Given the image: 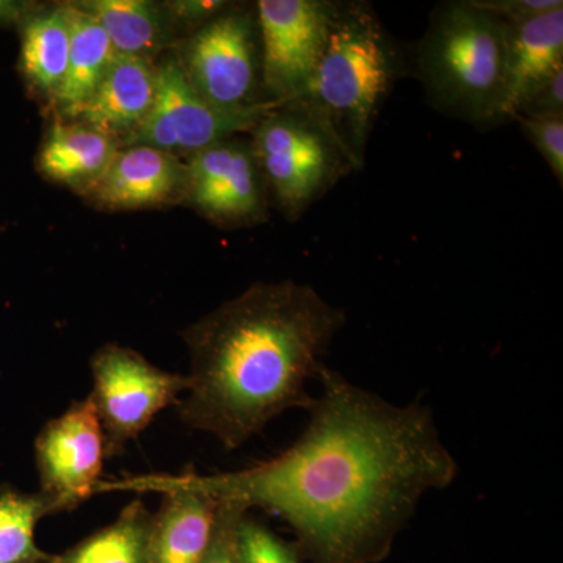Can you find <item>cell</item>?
<instances>
[{"instance_id": "obj_18", "label": "cell", "mask_w": 563, "mask_h": 563, "mask_svg": "<svg viewBox=\"0 0 563 563\" xmlns=\"http://www.w3.org/2000/svg\"><path fill=\"white\" fill-rule=\"evenodd\" d=\"M20 68L33 98L49 109L68 66L70 14L68 3L40 5L21 24Z\"/></svg>"}, {"instance_id": "obj_4", "label": "cell", "mask_w": 563, "mask_h": 563, "mask_svg": "<svg viewBox=\"0 0 563 563\" xmlns=\"http://www.w3.org/2000/svg\"><path fill=\"white\" fill-rule=\"evenodd\" d=\"M506 55L507 22L451 0L433 9L415 69L432 109L488 129L506 122Z\"/></svg>"}, {"instance_id": "obj_6", "label": "cell", "mask_w": 563, "mask_h": 563, "mask_svg": "<svg viewBox=\"0 0 563 563\" xmlns=\"http://www.w3.org/2000/svg\"><path fill=\"white\" fill-rule=\"evenodd\" d=\"M185 77L217 109L246 111L276 106L262 84V46L254 5L229 3L174 47Z\"/></svg>"}, {"instance_id": "obj_5", "label": "cell", "mask_w": 563, "mask_h": 563, "mask_svg": "<svg viewBox=\"0 0 563 563\" xmlns=\"http://www.w3.org/2000/svg\"><path fill=\"white\" fill-rule=\"evenodd\" d=\"M250 140L269 201L288 221H298L355 172L339 144L296 102L269 110Z\"/></svg>"}, {"instance_id": "obj_1", "label": "cell", "mask_w": 563, "mask_h": 563, "mask_svg": "<svg viewBox=\"0 0 563 563\" xmlns=\"http://www.w3.org/2000/svg\"><path fill=\"white\" fill-rule=\"evenodd\" d=\"M320 398L288 450L240 472L199 476L217 503L280 517L312 563H376L422 496L454 483L459 465L420 401L396 406L322 366Z\"/></svg>"}, {"instance_id": "obj_8", "label": "cell", "mask_w": 563, "mask_h": 563, "mask_svg": "<svg viewBox=\"0 0 563 563\" xmlns=\"http://www.w3.org/2000/svg\"><path fill=\"white\" fill-rule=\"evenodd\" d=\"M262 84L266 101H298L317 69L335 10V0H258Z\"/></svg>"}, {"instance_id": "obj_12", "label": "cell", "mask_w": 563, "mask_h": 563, "mask_svg": "<svg viewBox=\"0 0 563 563\" xmlns=\"http://www.w3.org/2000/svg\"><path fill=\"white\" fill-rule=\"evenodd\" d=\"M118 487L165 493L161 510L152 515L150 563H201L213 536L218 503L199 487L195 473L143 477Z\"/></svg>"}, {"instance_id": "obj_29", "label": "cell", "mask_w": 563, "mask_h": 563, "mask_svg": "<svg viewBox=\"0 0 563 563\" xmlns=\"http://www.w3.org/2000/svg\"><path fill=\"white\" fill-rule=\"evenodd\" d=\"M36 563H51V559H47V561L36 562Z\"/></svg>"}, {"instance_id": "obj_25", "label": "cell", "mask_w": 563, "mask_h": 563, "mask_svg": "<svg viewBox=\"0 0 563 563\" xmlns=\"http://www.w3.org/2000/svg\"><path fill=\"white\" fill-rule=\"evenodd\" d=\"M229 3L224 0H169L163 2V7L168 11L177 32H187L188 35L221 13Z\"/></svg>"}, {"instance_id": "obj_27", "label": "cell", "mask_w": 563, "mask_h": 563, "mask_svg": "<svg viewBox=\"0 0 563 563\" xmlns=\"http://www.w3.org/2000/svg\"><path fill=\"white\" fill-rule=\"evenodd\" d=\"M507 24H517L563 7L562 0H472Z\"/></svg>"}, {"instance_id": "obj_9", "label": "cell", "mask_w": 563, "mask_h": 563, "mask_svg": "<svg viewBox=\"0 0 563 563\" xmlns=\"http://www.w3.org/2000/svg\"><path fill=\"white\" fill-rule=\"evenodd\" d=\"M277 106L246 111L217 109L196 92L174 51L157 60V98L150 118L125 146L146 144L180 158L250 133Z\"/></svg>"}, {"instance_id": "obj_26", "label": "cell", "mask_w": 563, "mask_h": 563, "mask_svg": "<svg viewBox=\"0 0 563 563\" xmlns=\"http://www.w3.org/2000/svg\"><path fill=\"white\" fill-rule=\"evenodd\" d=\"M517 117H563V69L543 81L525 99L515 114Z\"/></svg>"}, {"instance_id": "obj_17", "label": "cell", "mask_w": 563, "mask_h": 563, "mask_svg": "<svg viewBox=\"0 0 563 563\" xmlns=\"http://www.w3.org/2000/svg\"><path fill=\"white\" fill-rule=\"evenodd\" d=\"M74 3L101 25L117 54L157 62L179 43V32L163 2L81 0Z\"/></svg>"}, {"instance_id": "obj_16", "label": "cell", "mask_w": 563, "mask_h": 563, "mask_svg": "<svg viewBox=\"0 0 563 563\" xmlns=\"http://www.w3.org/2000/svg\"><path fill=\"white\" fill-rule=\"evenodd\" d=\"M563 69V7L532 20L507 24L506 103L504 120L537 87Z\"/></svg>"}, {"instance_id": "obj_14", "label": "cell", "mask_w": 563, "mask_h": 563, "mask_svg": "<svg viewBox=\"0 0 563 563\" xmlns=\"http://www.w3.org/2000/svg\"><path fill=\"white\" fill-rule=\"evenodd\" d=\"M157 98V62L114 55L98 90L76 120L125 146L150 118Z\"/></svg>"}, {"instance_id": "obj_7", "label": "cell", "mask_w": 563, "mask_h": 563, "mask_svg": "<svg viewBox=\"0 0 563 563\" xmlns=\"http://www.w3.org/2000/svg\"><path fill=\"white\" fill-rule=\"evenodd\" d=\"M90 399L106 437V454H121L166 407L187 390V376L158 368L139 352L106 344L91 358Z\"/></svg>"}, {"instance_id": "obj_24", "label": "cell", "mask_w": 563, "mask_h": 563, "mask_svg": "<svg viewBox=\"0 0 563 563\" xmlns=\"http://www.w3.org/2000/svg\"><path fill=\"white\" fill-rule=\"evenodd\" d=\"M250 510L235 503H218L217 521L211 536L209 550L201 563H235L233 537L239 518Z\"/></svg>"}, {"instance_id": "obj_19", "label": "cell", "mask_w": 563, "mask_h": 563, "mask_svg": "<svg viewBox=\"0 0 563 563\" xmlns=\"http://www.w3.org/2000/svg\"><path fill=\"white\" fill-rule=\"evenodd\" d=\"M70 14V46L65 77L49 110L52 117L76 120L91 101L101 84L114 52L106 32L90 14L68 2Z\"/></svg>"}, {"instance_id": "obj_13", "label": "cell", "mask_w": 563, "mask_h": 563, "mask_svg": "<svg viewBox=\"0 0 563 563\" xmlns=\"http://www.w3.org/2000/svg\"><path fill=\"white\" fill-rule=\"evenodd\" d=\"M185 192V158L146 144H131L120 147L84 198L102 210L129 211L184 206Z\"/></svg>"}, {"instance_id": "obj_2", "label": "cell", "mask_w": 563, "mask_h": 563, "mask_svg": "<svg viewBox=\"0 0 563 563\" xmlns=\"http://www.w3.org/2000/svg\"><path fill=\"white\" fill-rule=\"evenodd\" d=\"M344 324L312 285L255 282L181 332L190 373L180 420L236 450L288 409L309 410L307 383Z\"/></svg>"}, {"instance_id": "obj_22", "label": "cell", "mask_w": 563, "mask_h": 563, "mask_svg": "<svg viewBox=\"0 0 563 563\" xmlns=\"http://www.w3.org/2000/svg\"><path fill=\"white\" fill-rule=\"evenodd\" d=\"M233 553L235 563H302L298 548L285 542L250 512L236 521Z\"/></svg>"}, {"instance_id": "obj_10", "label": "cell", "mask_w": 563, "mask_h": 563, "mask_svg": "<svg viewBox=\"0 0 563 563\" xmlns=\"http://www.w3.org/2000/svg\"><path fill=\"white\" fill-rule=\"evenodd\" d=\"M185 162L184 206L220 228H247L268 221V192L250 139L232 136L196 152Z\"/></svg>"}, {"instance_id": "obj_3", "label": "cell", "mask_w": 563, "mask_h": 563, "mask_svg": "<svg viewBox=\"0 0 563 563\" xmlns=\"http://www.w3.org/2000/svg\"><path fill=\"white\" fill-rule=\"evenodd\" d=\"M404 70L402 52L372 3L335 0L324 52L309 88L295 102L361 172L374 124Z\"/></svg>"}, {"instance_id": "obj_28", "label": "cell", "mask_w": 563, "mask_h": 563, "mask_svg": "<svg viewBox=\"0 0 563 563\" xmlns=\"http://www.w3.org/2000/svg\"><path fill=\"white\" fill-rule=\"evenodd\" d=\"M38 3L0 0V25H20L21 21L35 10Z\"/></svg>"}, {"instance_id": "obj_21", "label": "cell", "mask_w": 563, "mask_h": 563, "mask_svg": "<svg viewBox=\"0 0 563 563\" xmlns=\"http://www.w3.org/2000/svg\"><path fill=\"white\" fill-rule=\"evenodd\" d=\"M51 506L41 493L0 487V563H36L49 555L36 547L35 528L51 515Z\"/></svg>"}, {"instance_id": "obj_11", "label": "cell", "mask_w": 563, "mask_h": 563, "mask_svg": "<svg viewBox=\"0 0 563 563\" xmlns=\"http://www.w3.org/2000/svg\"><path fill=\"white\" fill-rule=\"evenodd\" d=\"M40 493L52 514L76 509L98 490L106 437L90 396L41 429L35 442Z\"/></svg>"}, {"instance_id": "obj_15", "label": "cell", "mask_w": 563, "mask_h": 563, "mask_svg": "<svg viewBox=\"0 0 563 563\" xmlns=\"http://www.w3.org/2000/svg\"><path fill=\"white\" fill-rule=\"evenodd\" d=\"M120 147L113 136L87 122L52 117L36 155V169L44 179L84 198L101 179Z\"/></svg>"}, {"instance_id": "obj_23", "label": "cell", "mask_w": 563, "mask_h": 563, "mask_svg": "<svg viewBox=\"0 0 563 563\" xmlns=\"http://www.w3.org/2000/svg\"><path fill=\"white\" fill-rule=\"evenodd\" d=\"M521 131L528 136L544 162L563 185V117H517Z\"/></svg>"}, {"instance_id": "obj_20", "label": "cell", "mask_w": 563, "mask_h": 563, "mask_svg": "<svg viewBox=\"0 0 563 563\" xmlns=\"http://www.w3.org/2000/svg\"><path fill=\"white\" fill-rule=\"evenodd\" d=\"M152 515L136 499L125 506L113 523L91 533L51 563H150Z\"/></svg>"}]
</instances>
